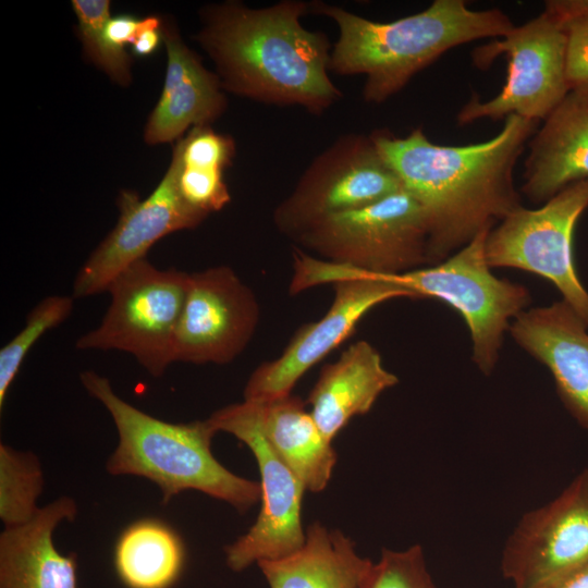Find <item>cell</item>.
Returning <instances> with one entry per match:
<instances>
[{
	"instance_id": "obj_1",
	"label": "cell",
	"mask_w": 588,
	"mask_h": 588,
	"mask_svg": "<svg viewBox=\"0 0 588 588\" xmlns=\"http://www.w3.org/2000/svg\"><path fill=\"white\" fill-rule=\"evenodd\" d=\"M538 121L511 114L492 138L463 146L432 143L421 127L405 137L370 134L402 187L424 210L429 266L491 231L522 205L514 171Z\"/></svg>"
},
{
	"instance_id": "obj_8",
	"label": "cell",
	"mask_w": 588,
	"mask_h": 588,
	"mask_svg": "<svg viewBox=\"0 0 588 588\" xmlns=\"http://www.w3.org/2000/svg\"><path fill=\"white\" fill-rule=\"evenodd\" d=\"M294 240L323 260L371 275H395L429 266L427 220L420 205L404 189L320 220Z\"/></svg>"
},
{
	"instance_id": "obj_12",
	"label": "cell",
	"mask_w": 588,
	"mask_h": 588,
	"mask_svg": "<svg viewBox=\"0 0 588 588\" xmlns=\"http://www.w3.org/2000/svg\"><path fill=\"white\" fill-rule=\"evenodd\" d=\"M402 189L370 135L345 134L311 161L275 208L273 222L294 238L320 220L369 206Z\"/></svg>"
},
{
	"instance_id": "obj_26",
	"label": "cell",
	"mask_w": 588,
	"mask_h": 588,
	"mask_svg": "<svg viewBox=\"0 0 588 588\" xmlns=\"http://www.w3.org/2000/svg\"><path fill=\"white\" fill-rule=\"evenodd\" d=\"M73 296L51 295L27 315L24 328L0 350V408L9 389L34 344L49 330L61 324L73 310Z\"/></svg>"
},
{
	"instance_id": "obj_23",
	"label": "cell",
	"mask_w": 588,
	"mask_h": 588,
	"mask_svg": "<svg viewBox=\"0 0 588 588\" xmlns=\"http://www.w3.org/2000/svg\"><path fill=\"white\" fill-rule=\"evenodd\" d=\"M185 555L183 539L170 524L145 517L121 531L113 563L126 588H171L182 574Z\"/></svg>"
},
{
	"instance_id": "obj_32",
	"label": "cell",
	"mask_w": 588,
	"mask_h": 588,
	"mask_svg": "<svg viewBox=\"0 0 588 588\" xmlns=\"http://www.w3.org/2000/svg\"><path fill=\"white\" fill-rule=\"evenodd\" d=\"M531 588H588V564L546 580Z\"/></svg>"
},
{
	"instance_id": "obj_30",
	"label": "cell",
	"mask_w": 588,
	"mask_h": 588,
	"mask_svg": "<svg viewBox=\"0 0 588 588\" xmlns=\"http://www.w3.org/2000/svg\"><path fill=\"white\" fill-rule=\"evenodd\" d=\"M174 151L184 166L225 170L232 162L235 146L232 137L204 125L192 127L179 139Z\"/></svg>"
},
{
	"instance_id": "obj_6",
	"label": "cell",
	"mask_w": 588,
	"mask_h": 588,
	"mask_svg": "<svg viewBox=\"0 0 588 588\" xmlns=\"http://www.w3.org/2000/svg\"><path fill=\"white\" fill-rule=\"evenodd\" d=\"M489 232L479 233L437 265L395 275H375L408 290L417 298L433 297L456 310L469 331L473 362L486 376L498 364L511 320L531 303L526 286L491 272L485 256Z\"/></svg>"
},
{
	"instance_id": "obj_7",
	"label": "cell",
	"mask_w": 588,
	"mask_h": 588,
	"mask_svg": "<svg viewBox=\"0 0 588 588\" xmlns=\"http://www.w3.org/2000/svg\"><path fill=\"white\" fill-rule=\"evenodd\" d=\"M189 273L159 269L146 258L134 262L109 284L111 302L100 324L81 335L75 347L125 352L151 376H162L174 363Z\"/></svg>"
},
{
	"instance_id": "obj_25",
	"label": "cell",
	"mask_w": 588,
	"mask_h": 588,
	"mask_svg": "<svg viewBox=\"0 0 588 588\" xmlns=\"http://www.w3.org/2000/svg\"><path fill=\"white\" fill-rule=\"evenodd\" d=\"M44 488L38 457L0 444V518L5 528L32 520L38 513L37 500Z\"/></svg>"
},
{
	"instance_id": "obj_20",
	"label": "cell",
	"mask_w": 588,
	"mask_h": 588,
	"mask_svg": "<svg viewBox=\"0 0 588 588\" xmlns=\"http://www.w3.org/2000/svg\"><path fill=\"white\" fill-rule=\"evenodd\" d=\"M397 382L380 353L358 341L321 369L306 403L321 432L332 441L354 416L368 413L380 394Z\"/></svg>"
},
{
	"instance_id": "obj_27",
	"label": "cell",
	"mask_w": 588,
	"mask_h": 588,
	"mask_svg": "<svg viewBox=\"0 0 588 588\" xmlns=\"http://www.w3.org/2000/svg\"><path fill=\"white\" fill-rule=\"evenodd\" d=\"M544 10L566 36V78L571 89L588 86V0H550Z\"/></svg>"
},
{
	"instance_id": "obj_19",
	"label": "cell",
	"mask_w": 588,
	"mask_h": 588,
	"mask_svg": "<svg viewBox=\"0 0 588 588\" xmlns=\"http://www.w3.org/2000/svg\"><path fill=\"white\" fill-rule=\"evenodd\" d=\"M77 515V504L66 495L39 509L28 523L0 534V588H78L74 553L63 554L53 532Z\"/></svg>"
},
{
	"instance_id": "obj_13",
	"label": "cell",
	"mask_w": 588,
	"mask_h": 588,
	"mask_svg": "<svg viewBox=\"0 0 588 588\" xmlns=\"http://www.w3.org/2000/svg\"><path fill=\"white\" fill-rule=\"evenodd\" d=\"M588 564V469L552 501L524 514L507 538L501 571L531 588Z\"/></svg>"
},
{
	"instance_id": "obj_24",
	"label": "cell",
	"mask_w": 588,
	"mask_h": 588,
	"mask_svg": "<svg viewBox=\"0 0 588 588\" xmlns=\"http://www.w3.org/2000/svg\"><path fill=\"white\" fill-rule=\"evenodd\" d=\"M78 33L86 54L112 79L130 82L131 59L125 50L140 25L132 15L110 17L108 0H74Z\"/></svg>"
},
{
	"instance_id": "obj_4",
	"label": "cell",
	"mask_w": 588,
	"mask_h": 588,
	"mask_svg": "<svg viewBox=\"0 0 588 588\" xmlns=\"http://www.w3.org/2000/svg\"><path fill=\"white\" fill-rule=\"evenodd\" d=\"M90 396L111 415L118 445L109 456L110 475H133L154 482L167 504L185 490L200 491L244 513L260 501V483L240 477L211 452L217 433L210 421L169 422L120 397L109 379L94 370L79 375Z\"/></svg>"
},
{
	"instance_id": "obj_17",
	"label": "cell",
	"mask_w": 588,
	"mask_h": 588,
	"mask_svg": "<svg viewBox=\"0 0 588 588\" xmlns=\"http://www.w3.org/2000/svg\"><path fill=\"white\" fill-rule=\"evenodd\" d=\"M530 138L522 193L546 203L588 180V86L571 89Z\"/></svg>"
},
{
	"instance_id": "obj_28",
	"label": "cell",
	"mask_w": 588,
	"mask_h": 588,
	"mask_svg": "<svg viewBox=\"0 0 588 588\" xmlns=\"http://www.w3.org/2000/svg\"><path fill=\"white\" fill-rule=\"evenodd\" d=\"M360 588H437L427 568L424 551L415 544L405 550L382 549Z\"/></svg>"
},
{
	"instance_id": "obj_14",
	"label": "cell",
	"mask_w": 588,
	"mask_h": 588,
	"mask_svg": "<svg viewBox=\"0 0 588 588\" xmlns=\"http://www.w3.org/2000/svg\"><path fill=\"white\" fill-rule=\"evenodd\" d=\"M258 320L254 293L230 267L189 273L174 362L228 364L246 347Z\"/></svg>"
},
{
	"instance_id": "obj_5",
	"label": "cell",
	"mask_w": 588,
	"mask_h": 588,
	"mask_svg": "<svg viewBox=\"0 0 588 588\" xmlns=\"http://www.w3.org/2000/svg\"><path fill=\"white\" fill-rule=\"evenodd\" d=\"M320 284L333 285L331 307L321 319L302 327L278 358L250 375L244 400L264 402L291 394L298 379L344 342L370 309L393 298H417L392 282L295 250L291 293Z\"/></svg>"
},
{
	"instance_id": "obj_21",
	"label": "cell",
	"mask_w": 588,
	"mask_h": 588,
	"mask_svg": "<svg viewBox=\"0 0 588 588\" xmlns=\"http://www.w3.org/2000/svg\"><path fill=\"white\" fill-rule=\"evenodd\" d=\"M257 564L270 588H360L372 562L341 531L314 523L299 550Z\"/></svg>"
},
{
	"instance_id": "obj_22",
	"label": "cell",
	"mask_w": 588,
	"mask_h": 588,
	"mask_svg": "<svg viewBox=\"0 0 588 588\" xmlns=\"http://www.w3.org/2000/svg\"><path fill=\"white\" fill-rule=\"evenodd\" d=\"M257 403L260 427L270 445L306 490L322 491L336 463V453L305 404L292 393Z\"/></svg>"
},
{
	"instance_id": "obj_3",
	"label": "cell",
	"mask_w": 588,
	"mask_h": 588,
	"mask_svg": "<svg viewBox=\"0 0 588 588\" xmlns=\"http://www.w3.org/2000/svg\"><path fill=\"white\" fill-rule=\"evenodd\" d=\"M310 10L330 17L339 28L329 70L364 74L363 98L370 103L399 93L448 50L481 38H501L515 27L503 11L471 10L464 0H436L391 22L371 21L320 1L310 2Z\"/></svg>"
},
{
	"instance_id": "obj_2",
	"label": "cell",
	"mask_w": 588,
	"mask_h": 588,
	"mask_svg": "<svg viewBox=\"0 0 588 588\" xmlns=\"http://www.w3.org/2000/svg\"><path fill=\"white\" fill-rule=\"evenodd\" d=\"M308 12L310 2L302 0L260 9L234 1L205 8L197 40L215 62L222 89L314 114L340 100L328 74V37L301 23Z\"/></svg>"
},
{
	"instance_id": "obj_10",
	"label": "cell",
	"mask_w": 588,
	"mask_h": 588,
	"mask_svg": "<svg viewBox=\"0 0 588 588\" xmlns=\"http://www.w3.org/2000/svg\"><path fill=\"white\" fill-rule=\"evenodd\" d=\"M588 208V180L573 183L537 209L520 206L487 235L492 268L524 270L550 281L588 327V291L574 254L577 222Z\"/></svg>"
},
{
	"instance_id": "obj_15",
	"label": "cell",
	"mask_w": 588,
	"mask_h": 588,
	"mask_svg": "<svg viewBox=\"0 0 588 588\" xmlns=\"http://www.w3.org/2000/svg\"><path fill=\"white\" fill-rule=\"evenodd\" d=\"M118 204L119 220L81 267L73 283V298L107 292L112 280L146 258L157 241L175 231L195 228L206 218L182 199L172 162L148 197L142 200L136 193L123 191Z\"/></svg>"
},
{
	"instance_id": "obj_9",
	"label": "cell",
	"mask_w": 588,
	"mask_h": 588,
	"mask_svg": "<svg viewBox=\"0 0 588 588\" xmlns=\"http://www.w3.org/2000/svg\"><path fill=\"white\" fill-rule=\"evenodd\" d=\"M502 54L507 59L505 84L489 100L474 95L456 115L460 125L481 119L497 121L511 114L544 120L571 90L566 78V36L548 11L474 49L473 64L486 70Z\"/></svg>"
},
{
	"instance_id": "obj_11",
	"label": "cell",
	"mask_w": 588,
	"mask_h": 588,
	"mask_svg": "<svg viewBox=\"0 0 588 588\" xmlns=\"http://www.w3.org/2000/svg\"><path fill=\"white\" fill-rule=\"evenodd\" d=\"M208 420L246 444L260 473V511L246 534L225 548L226 565L241 572L254 563L285 558L306 540L302 526V501L306 490L297 476L266 439L259 406L244 400L216 411Z\"/></svg>"
},
{
	"instance_id": "obj_29",
	"label": "cell",
	"mask_w": 588,
	"mask_h": 588,
	"mask_svg": "<svg viewBox=\"0 0 588 588\" xmlns=\"http://www.w3.org/2000/svg\"><path fill=\"white\" fill-rule=\"evenodd\" d=\"M171 162L176 169L179 193L189 208L207 217L230 201L224 170L184 166L174 150Z\"/></svg>"
},
{
	"instance_id": "obj_31",
	"label": "cell",
	"mask_w": 588,
	"mask_h": 588,
	"mask_svg": "<svg viewBox=\"0 0 588 588\" xmlns=\"http://www.w3.org/2000/svg\"><path fill=\"white\" fill-rule=\"evenodd\" d=\"M161 37H163V29L157 16L140 20V25L131 42L133 53L137 57L150 56L158 48Z\"/></svg>"
},
{
	"instance_id": "obj_16",
	"label": "cell",
	"mask_w": 588,
	"mask_h": 588,
	"mask_svg": "<svg viewBox=\"0 0 588 588\" xmlns=\"http://www.w3.org/2000/svg\"><path fill=\"white\" fill-rule=\"evenodd\" d=\"M509 332L550 371L558 395L588 431V327L563 299L523 311Z\"/></svg>"
},
{
	"instance_id": "obj_18",
	"label": "cell",
	"mask_w": 588,
	"mask_h": 588,
	"mask_svg": "<svg viewBox=\"0 0 588 588\" xmlns=\"http://www.w3.org/2000/svg\"><path fill=\"white\" fill-rule=\"evenodd\" d=\"M163 40L168 56L164 86L144 132L151 145L176 139L189 126L209 125L226 105L218 75L201 64L177 32L163 28Z\"/></svg>"
}]
</instances>
